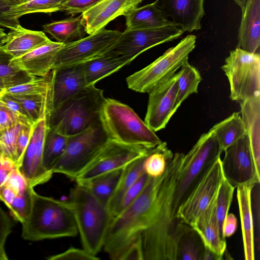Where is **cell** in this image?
<instances>
[{"label":"cell","mask_w":260,"mask_h":260,"mask_svg":"<svg viewBox=\"0 0 260 260\" xmlns=\"http://www.w3.org/2000/svg\"><path fill=\"white\" fill-rule=\"evenodd\" d=\"M202 80L199 71L186 60L179 71L177 91L173 109L174 114L190 94L198 93V87Z\"/></svg>","instance_id":"33"},{"label":"cell","mask_w":260,"mask_h":260,"mask_svg":"<svg viewBox=\"0 0 260 260\" xmlns=\"http://www.w3.org/2000/svg\"><path fill=\"white\" fill-rule=\"evenodd\" d=\"M108 140L98 118L84 131L69 137L64 151L53 167L52 172L75 180Z\"/></svg>","instance_id":"9"},{"label":"cell","mask_w":260,"mask_h":260,"mask_svg":"<svg viewBox=\"0 0 260 260\" xmlns=\"http://www.w3.org/2000/svg\"><path fill=\"white\" fill-rule=\"evenodd\" d=\"M211 129L223 152L246 134L244 123L238 112L233 113Z\"/></svg>","instance_id":"31"},{"label":"cell","mask_w":260,"mask_h":260,"mask_svg":"<svg viewBox=\"0 0 260 260\" xmlns=\"http://www.w3.org/2000/svg\"><path fill=\"white\" fill-rule=\"evenodd\" d=\"M64 44L50 40L47 43L10 61L11 66L34 77H44L53 69L58 51Z\"/></svg>","instance_id":"21"},{"label":"cell","mask_w":260,"mask_h":260,"mask_svg":"<svg viewBox=\"0 0 260 260\" xmlns=\"http://www.w3.org/2000/svg\"><path fill=\"white\" fill-rule=\"evenodd\" d=\"M48 260H98V256H93L84 248L71 247L64 251L47 257Z\"/></svg>","instance_id":"45"},{"label":"cell","mask_w":260,"mask_h":260,"mask_svg":"<svg viewBox=\"0 0 260 260\" xmlns=\"http://www.w3.org/2000/svg\"><path fill=\"white\" fill-rule=\"evenodd\" d=\"M11 6L4 0H0V26L10 29H14L20 24L19 19H11L5 15Z\"/></svg>","instance_id":"52"},{"label":"cell","mask_w":260,"mask_h":260,"mask_svg":"<svg viewBox=\"0 0 260 260\" xmlns=\"http://www.w3.org/2000/svg\"><path fill=\"white\" fill-rule=\"evenodd\" d=\"M158 145H132L108 140L74 181L77 184H82L101 174L123 168L132 161L151 153Z\"/></svg>","instance_id":"11"},{"label":"cell","mask_w":260,"mask_h":260,"mask_svg":"<svg viewBox=\"0 0 260 260\" xmlns=\"http://www.w3.org/2000/svg\"><path fill=\"white\" fill-rule=\"evenodd\" d=\"M48 129L47 117L34 124L31 138L18 167L29 185L33 187L48 182L53 174L43 164L44 144Z\"/></svg>","instance_id":"16"},{"label":"cell","mask_w":260,"mask_h":260,"mask_svg":"<svg viewBox=\"0 0 260 260\" xmlns=\"http://www.w3.org/2000/svg\"><path fill=\"white\" fill-rule=\"evenodd\" d=\"M184 154L176 152L168 160L152 217L141 237L142 260H177L178 240L189 225L173 214L174 194Z\"/></svg>","instance_id":"1"},{"label":"cell","mask_w":260,"mask_h":260,"mask_svg":"<svg viewBox=\"0 0 260 260\" xmlns=\"http://www.w3.org/2000/svg\"><path fill=\"white\" fill-rule=\"evenodd\" d=\"M69 137L48 127L43 153V164L47 171L52 172L53 167L64 151Z\"/></svg>","instance_id":"36"},{"label":"cell","mask_w":260,"mask_h":260,"mask_svg":"<svg viewBox=\"0 0 260 260\" xmlns=\"http://www.w3.org/2000/svg\"><path fill=\"white\" fill-rule=\"evenodd\" d=\"M7 37V34L5 29L0 26V47L2 46L5 43Z\"/></svg>","instance_id":"57"},{"label":"cell","mask_w":260,"mask_h":260,"mask_svg":"<svg viewBox=\"0 0 260 260\" xmlns=\"http://www.w3.org/2000/svg\"><path fill=\"white\" fill-rule=\"evenodd\" d=\"M240 105L256 169L260 174V95L240 102Z\"/></svg>","instance_id":"25"},{"label":"cell","mask_w":260,"mask_h":260,"mask_svg":"<svg viewBox=\"0 0 260 260\" xmlns=\"http://www.w3.org/2000/svg\"><path fill=\"white\" fill-rule=\"evenodd\" d=\"M13 58L0 47V78L4 81L6 89L27 82L35 78L11 66L10 61Z\"/></svg>","instance_id":"38"},{"label":"cell","mask_w":260,"mask_h":260,"mask_svg":"<svg viewBox=\"0 0 260 260\" xmlns=\"http://www.w3.org/2000/svg\"><path fill=\"white\" fill-rule=\"evenodd\" d=\"M105 99L103 90L86 87L50 112L48 127L67 136L84 131L99 118Z\"/></svg>","instance_id":"6"},{"label":"cell","mask_w":260,"mask_h":260,"mask_svg":"<svg viewBox=\"0 0 260 260\" xmlns=\"http://www.w3.org/2000/svg\"><path fill=\"white\" fill-rule=\"evenodd\" d=\"M18 193L11 186L3 184L0 187V200L8 208Z\"/></svg>","instance_id":"55"},{"label":"cell","mask_w":260,"mask_h":260,"mask_svg":"<svg viewBox=\"0 0 260 260\" xmlns=\"http://www.w3.org/2000/svg\"><path fill=\"white\" fill-rule=\"evenodd\" d=\"M11 6L18 5L26 2V0H4Z\"/></svg>","instance_id":"58"},{"label":"cell","mask_w":260,"mask_h":260,"mask_svg":"<svg viewBox=\"0 0 260 260\" xmlns=\"http://www.w3.org/2000/svg\"><path fill=\"white\" fill-rule=\"evenodd\" d=\"M221 159L223 176L235 188L239 186L260 182V174L256 169L246 134L224 151Z\"/></svg>","instance_id":"15"},{"label":"cell","mask_w":260,"mask_h":260,"mask_svg":"<svg viewBox=\"0 0 260 260\" xmlns=\"http://www.w3.org/2000/svg\"><path fill=\"white\" fill-rule=\"evenodd\" d=\"M148 178L149 176L144 172L125 191L121 198L115 216L139 196L144 187Z\"/></svg>","instance_id":"44"},{"label":"cell","mask_w":260,"mask_h":260,"mask_svg":"<svg viewBox=\"0 0 260 260\" xmlns=\"http://www.w3.org/2000/svg\"><path fill=\"white\" fill-rule=\"evenodd\" d=\"M205 246L199 234L189 225L181 234L176 246L177 260H202Z\"/></svg>","instance_id":"34"},{"label":"cell","mask_w":260,"mask_h":260,"mask_svg":"<svg viewBox=\"0 0 260 260\" xmlns=\"http://www.w3.org/2000/svg\"><path fill=\"white\" fill-rule=\"evenodd\" d=\"M52 71L44 77H36L23 84L6 89L5 93L9 95H33L44 94L51 90Z\"/></svg>","instance_id":"40"},{"label":"cell","mask_w":260,"mask_h":260,"mask_svg":"<svg viewBox=\"0 0 260 260\" xmlns=\"http://www.w3.org/2000/svg\"><path fill=\"white\" fill-rule=\"evenodd\" d=\"M0 101L17 116L21 123L24 125L34 124L23 107L9 95L2 93L0 95Z\"/></svg>","instance_id":"48"},{"label":"cell","mask_w":260,"mask_h":260,"mask_svg":"<svg viewBox=\"0 0 260 260\" xmlns=\"http://www.w3.org/2000/svg\"><path fill=\"white\" fill-rule=\"evenodd\" d=\"M18 123L17 116L0 101V134Z\"/></svg>","instance_id":"50"},{"label":"cell","mask_w":260,"mask_h":260,"mask_svg":"<svg viewBox=\"0 0 260 260\" xmlns=\"http://www.w3.org/2000/svg\"><path fill=\"white\" fill-rule=\"evenodd\" d=\"M156 5L166 17L184 31L201 28V21L205 15L204 0H156Z\"/></svg>","instance_id":"19"},{"label":"cell","mask_w":260,"mask_h":260,"mask_svg":"<svg viewBox=\"0 0 260 260\" xmlns=\"http://www.w3.org/2000/svg\"><path fill=\"white\" fill-rule=\"evenodd\" d=\"M223 152L213 131L203 134L184 156L174 194L173 214L177 217L179 207L211 165Z\"/></svg>","instance_id":"7"},{"label":"cell","mask_w":260,"mask_h":260,"mask_svg":"<svg viewBox=\"0 0 260 260\" xmlns=\"http://www.w3.org/2000/svg\"><path fill=\"white\" fill-rule=\"evenodd\" d=\"M234 189L235 188L224 178L216 195V217L220 233L223 238L224 237L222 234L223 223L229 213Z\"/></svg>","instance_id":"41"},{"label":"cell","mask_w":260,"mask_h":260,"mask_svg":"<svg viewBox=\"0 0 260 260\" xmlns=\"http://www.w3.org/2000/svg\"><path fill=\"white\" fill-rule=\"evenodd\" d=\"M133 60L126 57L106 54L82 63L87 86L95 85L98 81L118 71Z\"/></svg>","instance_id":"27"},{"label":"cell","mask_w":260,"mask_h":260,"mask_svg":"<svg viewBox=\"0 0 260 260\" xmlns=\"http://www.w3.org/2000/svg\"><path fill=\"white\" fill-rule=\"evenodd\" d=\"M241 9L242 10L246 4L247 0H233Z\"/></svg>","instance_id":"59"},{"label":"cell","mask_w":260,"mask_h":260,"mask_svg":"<svg viewBox=\"0 0 260 260\" xmlns=\"http://www.w3.org/2000/svg\"><path fill=\"white\" fill-rule=\"evenodd\" d=\"M183 33V30L176 25L153 28L125 29L106 54L134 60L147 50L177 39Z\"/></svg>","instance_id":"12"},{"label":"cell","mask_w":260,"mask_h":260,"mask_svg":"<svg viewBox=\"0 0 260 260\" xmlns=\"http://www.w3.org/2000/svg\"><path fill=\"white\" fill-rule=\"evenodd\" d=\"M126 29H145L176 25L169 20L155 2L136 8L125 16Z\"/></svg>","instance_id":"28"},{"label":"cell","mask_w":260,"mask_h":260,"mask_svg":"<svg viewBox=\"0 0 260 260\" xmlns=\"http://www.w3.org/2000/svg\"><path fill=\"white\" fill-rule=\"evenodd\" d=\"M101 0H65L62 4L61 11L72 16L83 13Z\"/></svg>","instance_id":"47"},{"label":"cell","mask_w":260,"mask_h":260,"mask_svg":"<svg viewBox=\"0 0 260 260\" xmlns=\"http://www.w3.org/2000/svg\"><path fill=\"white\" fill-rule=\"evenodd\" d=\"M237 228V219L233 213H228L226 216L222 226V234L226 238L232 236Z\"/></svg>","instance_id":"54"},{"label":"cell","mask_w":260,"mask_h":260,"mask_svg":"<svg viewBox=\"0 0 260 260\" xmlns=\"http://www.w3.org/2000/svg\"><path fill=\"white\" fill-rule=\"evenodd\" d=\"M223 258L213 252L209 248L205 247L202 260H221Z\"/></svg>","instance_id":"56"},{"label":"cell","mask_w":260,"mask_h":260,"mask_svg":"<svg viewBox=\"0 0 260 260\" xmlns=\"http://www.w3.org/2000/svg\"><path fill=\"white\" fill-rule=\"evenodd\" d=\"M196 42L194 35L186 36L150 64L129 76L126 79L128 87L136 92L149 93L166 82L188 60Z\"/></svg>","instance_id":"8"},{"label":"cell","mask_w":260,"mask_h":260,"mask_svg":"<svg viewBox=\"0 0 260 260\" xmlns=\"http://www.w3.org/2000/svg\"><path fill=\"white\" fill-rule=\"evenodd\" d=\"M121 34L104 28L77 41L64 44L56 54L53 69L82 64L106 54Z\"/></svg>","instance_id":"13"},{"label":"cell","mask_w":260,"mask_h":260,"mask_svg":"<svg viewBox=\"0 0 260 260\" xmlns=\"http://www.w3.org/2000/svg\"><path fill=\"white\" fill-rule=\"evenodd\" d=\"M13 222L0 206V260H7L5 245L7 237L11 233Z\"/></svg>","instance_id":"46"},{"label":"cell","mask_w":260,"mask_h":260,"mask_svg":"<svg viewBox=\"0 0 260 260\" xmlns=\"http://www.w3.org/2000/svg\"><path fill=\"white\" fill-rule=\"evenodd\" d=\"M224 178L219 157L211 165L179 207L177 217L191 226L216 197Z\"/></svg>","instance_id":"14"},{"label":"cell","mask_w":260,"mask_h":260,"mask_svg":"<svg viewBox=\"0 0 260 260\" xmlns=\"http://www.w3.org/2000/svg\"><path fill=\"white\" fill-rule=\"evenodd\" d=\"M67 201L74 216L82 248L97 256L103 249L112 215L107 206L79 184L71 188Z\"/></svg>","instance_id":"4"},{"label":"cell","mask_w":260,"mask_h":260,"mask_svg":"<svg viewBox=\"0 0 260 260\" xmlns=\"http://www.w3.org/2000/svg\"><path fill=\"white\" fill-rule=\"evenodd\" d=\"M179 71L150 91L144 121L154 132L164 129L174 114Z\"/></svg>","instance_id":"17"},{"label":"cell","mask_w":260,"mask_h":260,"mask_svg":"<svg viewBox=\"0 0 260 260\" xmlns=\"http://www.w3.org/2000/svg\"><path fill=\"white\" fill-rule=\"evenodd\" d=\"M216 200V196L191 226L199 234L205 247L223 258L226 244L217 222Z\"/></svg>","instance_id":"23"},{"label":"cell","mask_w":260,"mask_h":260,"mask_svg":"<svg viewBox=\"0 0 260 260\" xmlns=\"http://www.w3.org/2000/svg\"><path fill=\"white\" fill-rule=\"evenodd\" d=\"M173 153L168 149L166 142H162L145 159L144 172L150 177H157L165 172L168 160Z\"/></svg>","instance_id":"39"},{"label":"cell","mask_w":260,"mask_h":260,"mask_svg":"<svg viewBox=\"0 0 260 260\" xmlns=\"http://www.w3.org/2000/svg\"><path fill=\"white\" fill-rule=\"evenodd\" d=\"M17 168V166L12 159L3 155L0 151V187L8 175Z\"/></svg>","instance_id":"53"},{"label":"cell","mask_w":260,"mask_h":260,"mask_svg":"<svg viewBox=\"0 0 260 260\" xmlns=\"http://www.w3.org/2000/svg\"><path fill=\"white\" fill-rule=\"evenodd\" d=\"M254 184L237 187V198L240 216L244 258L255 259L254 221L251 203V193Z\"/></svg>","instance_id":"24"},{"label":"cell","mask_w":260,"mask_h":260,"mask_svg":"<svg viewBox=\"0 0 260 260\" xmlns=\"http://www.w3.org/2000/svg\"><path fill=\"white\" fill-rule=\"evenodd\" d=\"M6 89V87L4 81L0 78V95L4 92Z\"/></svg>","instance_id":"60"},{"label":"cell","mask_w":260,"mask_h":260,"mask_svg":"<svg viewBox=\"0 0 260 260\" xmlns=\"http://www.w3.org/2000/svg\"><path fill=\"white\" fill-rule=\"evenodd\" d=\"M43 31L57 42L66 44L84 37L86 31L81 15L54 21L42 26Z\"/></svg>","instance_id":"29"},{"label":"cell","mask_w":260,"mask_h":260,"mask_svg":"<svg viewBox=\"0 0 260 260\" xmlns=\"http://www.w3.org/2000/svg\"><path fill=\"white\" fill-rule=\"evenodd\" d=\"M28 1V0H26V1Z\"/></svg>","instance_id":"61"},{"label":"cell","mask_w":260,"mask_h":260,"mask_svg":"<svg viewBox=\"0 0 260 260\" xmlns=\"http://www.w3.org/2000/svg\"><path fill=\"white\" fill-rule=\"evenodd\" d=\"M221 69L229 82L232 100L240 103L260 95V54L236 47Z\"/></svg>","instance_id":"10"},{"label":"cell","mask_w":260,"mask_h":260,"mask_svg":"<svg viewBox=\"0 0 260 260\" xmlns=\"http://www.w3.org/2000/svg\"><path fill=\"white\" fill-rule=\"evenodd\" d=\"M99 118L109 140L147 147L162 142L132 108L116 100L105 98Z\"/></svg>","instance_id":"5"},{"label":"cell","mask_w":260,"mask_h":260,"mask_svg":"<svg viewBox=\"0 0 260 260\" xmlns=\"http://www.w3.org/2000/svg\"><path fill=\"white\" fill-rule=\"evenodd\" d=\"M163 177L164 173L149 177L139 196L112 218L103 248L110 259L142 260L140 239L152 217Z\"/></svg>","instance_id":"2"},{"label":"cell","mask_w":260,"mask_h":260,"mask_svg":"<svg viewBox=\"0 0 260 260\" xmlns=\"http://www.w3.org/2000/svg\"><path fill=\"white\" fill-rule=\"evenodd\" d=\"M65 0H28L24 3L11 6L5 15L13 19H19L23 15L31 13H46L61 11Z\"/></svg>","instance_id":"37"},{"label":"cell","mask_w":260,"mask_h":260,"mask_svg":"<svg viewBox=\"0 0 260 260\" xmlns=\"http://www.w3.org/2000/svg\"><path fill=\"white\" fill-rule=\"evenodd\" d=\"M50 41L43 31L28 29L19 24L7 34L5 43L2 47L14 58L25 54Z\"/></svg>","instance_id":"26"},{"label":"cell","mask_w":260,"mask_h":260,"mask_svg":"<svg viewBox=\"0 0 260 260\" xmlns=\"http://www.w3.org/2000/svg\"><path fill=\"white\" fill-rule=\"evenodd\" d=\"M143 0H101L81 14L86 33L91 35L103 29L111 21L125 16L138 8Z\"/></svg>","instance_id":"18"},{"label":"cell","mask_w":260,"mask_h":260,"mask_svg":"<svg viewBox=\"0 0 260 260\" xmlns=\"http://www.w3.org/2000/svg\"><path fill=\"white\" fill-rule=\"evenodd\" d=\"M22 224L21 236L29 241L74 237L78 234L68 201L43 196L35 190L30 212Z\"/></svg>","instance_id":"3"},{"label":"cell","mask_w":260,"mask_h":260,"mask_svg":"<svg viewBox=\"0 0 260 260\" xmlns=\"http://www.w3.org/2000/svg\"><path fill=\"white\" fill-rule=\"evenodd\" d=\"M122 169L123 168H120L104 173L80 185L85 186L96 199L107 207L118 184Z\"/></svg>","instance_id":"32"},{"label":"cell","mask_w":260,"mask_h":260,"mask_svg":"<svg viewBox=\"0 0 260 260\" xmlns=\"http://www.w3.org/2000/svg\"><path fill=\"white\" fill-rule=\"evenodd\" d=\"M237 47L260 54V0H247L242 19Z\"/></svg>","instance_id":"22"},{"label":"cell","mask_w":260,"mask_h":260,"mask_svg":"<svg viewBox=\"0 0 260 260\" xmlns=\"http://www.w3.org/2000/svg\"><path fill=\"white\" fill-rule=\"evenodd\" d=\"M34 188L29 185L19 192L8 207L12 216L21 223L27 219L30 212Z\"/></svg>","instance_id":"42"},{"label":"cell","mask_w":260,"mask_h":260,"mask_svg":"<svg viewBox=\"0 0 260 260\" xmlns=\"http://www.w3.org/2000/svg\"><path fill=\"white\" fill-rule=\"evenodd\" d=\"M3 184H6L11 186L18 193L23 190L29 185L27 180L20 172L18 168L12 171L8 175Z\"/></svg>","instance_id":"51"},{"label":"cell","mask_w":260,"mask_h":260,"mask_svg":"<svg viewBox=\"0 0 260 260\" xmlns=\"http://www.w3.org/2000/svg\"><path fill=\"white\" fill-rule=\"evenodd\" d=\"M23 125L21 123H18L0 134L1 153L12 159L16 164V144L19 133Z\"/></svg>","instance_id":"43"},{"label":"cell","mask_w":260,"mask_h":260,"mask_svg":"<svg viewBox=\"0 0 260 260\" xmlns=\"http://www.w3.org/2000/svg\"><path fill=\"white\" fill-rule=\"evenodd\" d=\"M34 124L23 125L19 133L16 148V165H19L24 152L29 142L32 132Z\"/></svg>","instance_id":"49"},{"label":"cell","mask_w":260,"mask_h":260,"mask_svg":"<svg viewBox=\"0 0 260 260\" xmlns=\"http://www.w3.org/2000/svg\"><path fill=\"white\" fill-rule=\"evenodd\" d=\"M87 86L82 64L53 69L51 111Z\"/></svg>","instance_id":"20"},{"label":"cell","mask_w":260,"mask_h":260,"mask_svg":"<svg viewBox=\"0 0 260 260\" xmlns=\"http://www.w3.org/2000/svg\"><path fill=\"white\" fill-rule=\"evenodd\" d=\"M51 91L33 95H8L23 107L35 123L47 117L50 114L51 110Z\"/></svg>","instance_id":"35"},{"label":"cell","mask_w":260,"mask_h":260,"mask_svg":"<svg viewBox=\"0 0 260 260\" xmlns=\"http://www.w3.org/2000/svg\"><path fill=\"white\" fill-rule=\"evenodd\" d=\"M149 154L138 158L123 167L118 184L107 205L113 217L116 214L121 198L125 191L145 172L144 162Z\"/></svg>","instance_id":"30"}]
</instances>
